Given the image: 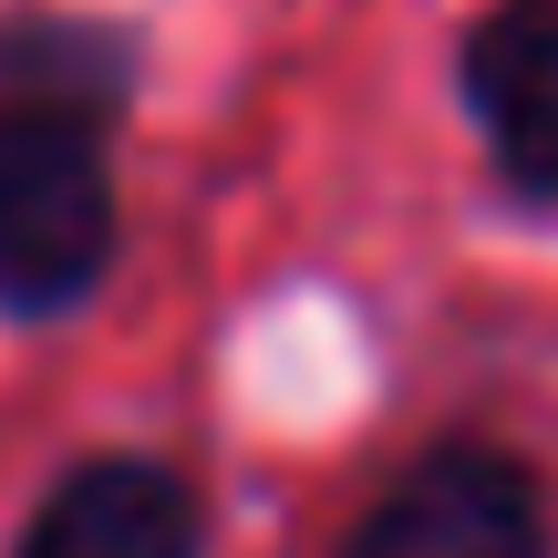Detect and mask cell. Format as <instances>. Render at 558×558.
Masks as SVG:
<instances>
[{
	"mask_svg": "<svg viewBox=\"0 0 558 558\" xmlns=\"http://www.w3.org/2000/svg\"><path fill=\"white\" fill-rule=\"evenodd\" d=\"M114 259V177L94 114L0 104V320H52Z\"/></svg>",
	"mask_w": 558,
	"mask_h": 558,
	"instance_id": "obj_1",
	"label": "cell"
},
{
	"mask_svg": "<svg viewBox=\"0 0 558 558\" xmlns=\"http://www.w3.org/2000/svg\"><path fill=\"white\" fill-rule=\"evenodd\" d=\"M341 558H548V518H538V486H527L518 456L435 445L362 507Z\"/></svg>",
	"mask_w": 558,
	"mask_h": 558,
	"instance_id": "obj_2",
	"label": "cell"
},
{
	"mask_svg": "<svg viewBox=\"0 0 558 558\" xmlns=\"http://www.w3.org/2000/svg\"><path fill=\"white\" fill-rule=\"evenodd\" d=\"M197 548H207V518L177 465L94 456L32 507L11 558H197Z\"/></svg>",
	"mask_w": 558,
	"mask_h": 558,
	"instance_id": "obj_3",
	"label": "cell"
},
{
	"mask_svg": "<svg viewBox=\"0 0 558 558\" xmlns=\"http://www.w3.org/2000/svg\"><path fill=\"white\" fill-rule=\"evenodd\" d=\"M486 145L518 197H558V0H497L456 62Z\"/></svg>",
	"mask_w": 558,
	"mask_h": 558,
	"instance_id": "obj_4",
	"label": "cell"
},
{
	"mask_svg": "<svg viewBox=\"0 0 558 558\" xmlns=\"http://www.w3.org/2000/svg\"><path fill=\"white\" fill-rule=\"evenodd\" d=\"M124 41L94 21H41V11H0V104H32V114H94L124 94Z\"/></svg>",
	"mask_w": 558,
	"mask_h": 558,
	"instance_id": "obj_5",
	"label": "cell"
}]
</instances>
